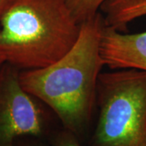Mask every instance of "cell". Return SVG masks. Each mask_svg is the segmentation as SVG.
<instances>
[{
    "instance_id": "cell-1",
    "label": "cell",
    "mask_w": 146,
    "mask_h": 146,
    "mask_svg": "<svg viewBox=\"0 0 146 146\" xmlns=\"http://www.w3.org/2000/svg\"><path fill=\"white\" fill-rule=\"evenodd\" d=\"M104 26L98 11L80 24L77 41L61 58L46 68L20 72L24 90L46 105L81 143L89 136L96 112L98 81L105 67L100 50Z\"/></svg>"
},
{
    "instance_id": "cell-2",
    "label": "cell",
    "mask_w": 146,
    "mask_h": 146,
    "mask_svg": "<svg viewBox=\"0 0 146 146\" xmlns=\"http://www.w3.org/2000/svg\"><path fill=\"white\" fill-rule=\"evenodd\" d=\"M80 30L68 0H7L0 16V56L21 71L46 68L72 48Z\"/></svg>"
},
{
    "instance_id": "cell-3",
    "label": "cell",
    "mask_w": 146,
    "mask_h": 146,
    "mask_svg": "<svg viewBox=\"0 0 146 146\" xmlns=\"http://www.w3.org/2000/svg\"><path fill=\"white\" fill-rule=\"evenodd\" d=\"M96 110L97 123L88 146H146V72L101 73Z\"/></svg>"
},
{
    "instance_id": "cell-4",
    "label": "cell",
    "mask_w": 146,
    "mask_h": 146,
    "mask_svg": "<svg viewBox=\"0 0 146 146\" xmlns=\"http://www.w3.org/2000/svg\"><path fill=\"white\" fill-rule=\"evenodd\" d=\"M20 72L9 63L0 66V146H16L22 137L47 141L57 128L54 114L22 88Z\"/></svg>"
},
{
    "instance_id": "cell-5",
    "label": "cell",
    "mask_w": 146,
    "mask_h": 146,
    "mask_svg": "<svg viewBox=\"0 0 146 146\" xmlns=\"http://www.w3.org/2000/svg\"><path fill=\"white\" fill-rule=\"evenodd\" d=\"M100 50L104 65L111 70L137 69L146 72V31L123 33L105 24Z\"/></svg>"
},
{
    "instance_id": "cell-6",
    "label": "cell",
    "mask_w": 146,
    "mask_h": 146,
    "mask_svg": "<svg viewBox=\"0 0 146 146\" xmlns=\"http://www.w3.org/2000/svg\"><path fill=\"white\" fill-rule=\"evenodd\" d=\"M101 9L106 25L123 32L130 22L146 16V0H108Z\"/></svg>"
},
{
    "instance_id": "cell-7",
    "label": "cell",
    "mask_w": 146,
    "mask_h": 146,
    "mask_svg": "<svg viewBox=\"0 0 146 146\" xmlns=\"http://www.w3.org/2000/svg\"><path fill=\"white\" fill-rule=\"evenodd\" d=\"M108 0H68L73 16L79 24L97 14L101 7Z\"/></svg>"
},
{
    "instance_id": "cell-8",
    "label": "cell",
    "mask_w": 146,
    "mask_h": 146,
    "mask_svg": "<svg viewBox=\"0 0 146 146\" xmlns=\"http://www.w3.org/2000/svg\"><path fill=\"white\" fill-rule=\"evenodd\" d=\"M47 141L52 146H82L78 137L62 126L53 131Z\"/></svg>"
},
{
    "instance_id": "cell-9",
    "label": "cell",
    "mask_w": 146,
    "mask_h": 146,
    "mask_svg": "<svg viewBox=\"0 0 146 146\" xmlns=\"http://www.w3.org/2000/svg\"><path fill=\"white\" fill-rule=\"evenodd\" d=\"M16 146H52L43 139L35 137H22L16 141Z\"/></svg>"
},
{
    "instance_id": "cell-10",
    "label": "cell",
    "mask_w": 146,
    "mask_h": 146,
    "mask_svg": "<svg viewBox=\"0 0 146 146\" xmlns=\"http://www.w3.org/2000/svg\"><path fill=\"white\" fill-rule=\"evenodd\" d=\"M7 1V0H0V16L2 15V12H3V11L4 7H5Z\"/></svg>"
},
{
    "instance_id": "cell-11",
    "label": "cell",
    "mask_w": 146,
    "mask_h": 146,
    "mask_svg": "<svg viewBox=\"0 0 146 146\" xmlns=\"http://www.w3.org/2000/svg\"><path fill=\"white\" fill-rule=\"evenodd\" d=\"M3 63H5L4 59H3V58L0 56V66H1V65H2V64H3Z\"/></svg>"
}]
</instances>
